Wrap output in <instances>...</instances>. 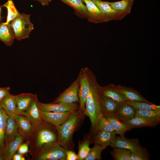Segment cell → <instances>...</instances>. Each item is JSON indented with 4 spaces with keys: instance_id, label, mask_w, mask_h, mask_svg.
Here are the masks:
<instances>
[{
    "instance_id": "obj_1",
    "label": "cell",
    "mask_w": 160,
    "mask_h": 160,
    "mask_svg": "<svg viewBox=\"0 0 160 160\" xmlns=\"http://www.w3.org/2000/svg\"><path fill=\"white\" fill-rule=\"evenodd\" d=\"M83 68L89 87V92L85 103L84 115L87 116L89 118L92 132L95 136L98 131L99 119L103 115L100 107V95L98 90L99 85L92 71L87 67Z\"/></svg>"
},
{
    "instance_id": "obj_2",
    "label": "cell",
    "mask_w": 160,
    "mask_h": 160,
    "mask_svg": "<svg viewBox=\"0 0 160 160\" xmlns=\"http://www.w3.org/2000/svg\"><path fill=\"white\" fill-rule=\"evenodd\" d=\"M58 135L54 126L43 120L36 127L26 141L29 144L31 156L44 145L57 142Z\"/></svg>"
},
{
    "instance_id": "obj_3",
    "label": "cell",
    "mask_w": 160,
    "mask_h": 160,
    "mask_svg": "<svg viewBox=\"0 0 160 160\" xmlns=\"http://www.w3.org/2000/svg\"><path fill=\"white\" fill-rule=\"evenodd\" d=\"M82 116L78 112H73L65 122L55 127L58 135L57 142L66 150H72L73 135Z\"/></svg>"
},
{
    "instance_id": "obj_4",
    "label": "cell",
    "mask_w": 160,
    "mask_h": 160,
    "mask_svg": "<svg viewBox=\"0 0 160 160\" xmlns=\"http://www.w3.org/2000/svg\"><path fill=\"white\" fill-rule=\"evenodd\" d=\"M66 151L57 141L44 145L31 156L36 160H66Z\"/></svg>"
},
{
    "instance_id": "obj_5",
    "label": "cell",
    "mask_w": 160,
    "mask_h": 160,
    "mask_svg": "<svg viewBox=\"0 0 160 160\" xmlns=\"http://www.w3.org/2000/svg\"><path fill=\"white\" fill-rule=\"evenodd\" d=\"M30 17V15L22 13L10 22L15 38L17 40L20 41L28 38L31 31L34 29Z\"/></svg>"
},
{
    "instance_id": "obj_6",
    "label": "cell",
    "mask_w": 160,
    "mask_h": 160,
    "mask_svg": "<svg viewBox=\"0 0 160 160\" xmlns=\"http://www.w3.org/2000/svg\"><path fill=\"white\" fill-rule=\"evenodd\" d=\"M80 81L78 76L70 85L63 92L60 94L52 102L54 103L65 102L69 103L79 102L78 91Z\"/></svg>"
},
{
    "instance_id": "obj_7",
    "label": "cell",
    "mask_w": 160,
    "mask_h": 160,
    "mask_svg": "<svg viewBox=\"0 0 160 160\" xmlns=\"http://www.w3.org/2000/svg\"><path fill=\"white\" fill-rule=\"evenodd\" d=\"M80 84L78 91L79 105L78 112L81 115H84L86 102L89 92V87L87 79L84 70L82 68L78 75Z\"/></svg>"
},
{
    "instance_id": "obj_8",
    "label": "cell",
    "mask_w": 160,
    "mask_h": 160,
    "mask_svg": "<svg viewBox=\"0 0 160 160\" xmlns=\"http://www.w3.org/2000/svg\"><path fill=\"white\" fill-rule=\"evenodd\" d=\"M40 102L37 95L34 94V98L29 107L23 113L31 122L34 128L36 127L43 120Z\"/></svg>"
},
{
    "instance_id": "obj_9",
    "label": "cell",
    "mask_w": 160,
    "mask_h": 160,
    "mask_svg": "<svg viewBox=\"0 0 160 160\" xmlns=\"http://www.w3.org/2000/svg\"><path fill=\"white\" fill-rule=\"evenodd\" d=\"M42 111L62 113L66 112H74L79 109V106L76 103H69L60 102L48 103L40 102Z\"/></svg>"
},
{
    "instance_id": "obj_10",
    "label": "cell",
    "mask_w": 160,
    "mask_h": 160,
    "mask_svg": "<svg viewBox=\"0 0 160 160\" xmlns=\"http://www.w3.org/2000/svg\"><path fill=\"white\" fill-rule=\"evenodd\" d=\"M107 18L108 21L120 20L126 15L113 9L108 1L92 0Z\"/></svg>"
},
{
    "instance_id": "obj_11",
    "label": "cell",
    "mask_w": 160,
    "mask_h": 160,
    "mask_svg": "<svg viewBox=\"0 0 160 160\" xmlns=\"http://www.w3.org/2000/svg\"><path fill=\"white\" fill-rule=\"evenodd\" d=\"M87 8L89 17L87 20L95 23L108 22V20L95 4L92 0H82Z\"/></svg>"
},
{
    "instance_id": "obj_12",
    "label": "cell",
    "mask_w": 160,
    "mask_h": 160,
    "mask_svg": "<svg viewBox=\"0 0 160 160\" xmlns=\"http://www.w3.org/2000/svg\"><path fill=\"white\" fill-rule=\"evenodd\" d=\"M73 112L57 113L42 111V116L44 120L56 127L65 122Z\"/></svg>"
},
{
    "instance_id": "obj_13",
    "label": "cell",
    "mask_w": 160,
    "mask_h": 160,
    "mask_svg": "<svg viewBox=\"0 0 160 160\" xmlns=\"http://www.w3.org/2000/svg\"><path fill=\"white\" fill-rule=\"evenodd\" d=\"M100 95L102 115L105 117L115 118L119 104L108 97Z\"/></svg>"
},
{
    "instance_id": "obj_14",
    "label": "cell",
    "mask_w": 160,
    "mask_h": 160,
    "mask_svg": "<svg viewBox=\"0 0 160 160\" xmlns=\"http://www.w3.org/2000/svg\"><path fill=\"white\" fill-rule=\"evenodd\" d=\"M14 118L18 126L19 134L27 140L34 128L30 121L25 116L17 114Z\"/></svg>"
},
{
    "instance_id": "obj_15",
    "label": "cell",
    "mask_w": 160,
    "mask_h": 160,
    "mask_svg": "<svg viewBox=\"0 0 160 160\" xmlns=\"http://www.w3.org/2000/svg\"><path fill=\"white\" fill-rule=\"evenodd\" d=\"M140 145L139 141L137 138H128L116 136L110 145L112 148H125L129 150L131 152L135 151Z\"/></svg>"
},
{
    "instance_id": "obj_16",
    "label": "cell",
    "mask_w": 160,
    "mask_h": 160,
    "mask_svg": "<svg viewBox=\"0 0 160 160\" xmlns=\"http://www.w3.org/2000/svg\"><path fill=\"white\" fill-rule=\"evenodd\" d=\"M98 90L100 95L108 97L119 104L126 101L119 92L117 85L113 84L104 86L99 85Z\"/></svg>"
},
{
    "instance_id": "obj_17",
    "label": "cell",
    "mask_w": 160,
    "mask_h": 160,
    "mask_svg": "<svg viewBox=\"0 0 160 160\" xmlns=\"http://www.w3.org/2000/svg\"><path fill=\"white\" fill-rule=\"evenodd\" d=\"M119 92L126 101H141L151 103L145 99L139 92L133 88L119 85H117Z\"/></svg>"
},
{
    "instance_id": "obj_18",
    "label": "cell",
    "mask_w": 160,
    "mask_h": 160,
    "mask_svg": "<svg viewBox=\"0 0 160 160\" xmlns=\"http://www.w3.org/2000/svg\"><path fill=\"white\" fill-rule=\"evenodd\" d=\"M34 94L30 93H22L15 95L16 105V113L23 115L31 104Z\"/></svg>"
},
{
    "instance_id": "obj_19",
    "label": "cell",
    "mask_w": 160,
    "mask_h": 160,
    "mask_svg": "<svg viewBox=\"0 0 160 160\" xmlns=\"http://www.w3.org/2000/svg\"><path fill=\"white\" fill-rule=\"evenodd\" d=\"M136 110L126 101L119 104L115 118L123 122L134 117Z\"/></svg>"
},
{
    "instance_id": "obj_20",
    "label": "cell",
    "mask_w": 160,
    "mask_h": 160,
    "mask_svg": "<svg viewBox=\"0 0 160 160\" xmlns=\"http://www.w3.org/2000/svg\"><path fill=\"white\" fill-rule=\"evenodd\" d=\"M116 134L114 131L108 132L98 130L94 136V143L101 146L105 149L113 142Z\"/></svg>"
},
{
    "instance_id": "obj_21",
    "label": "cell",
    "mask_w": 160,
    "mask_h": 160,
    "mask_svg": "<svg viewBox=\"0 0 160 160\" xmlns=\"http://www.w3.org/2000/svg\"><path fill=\"white\" fill-rule=\"evenodd\" d=\"M19 135L18 126L14 118L8 116L4 134L5 146L10 141Z\"/></svg>"
},
{
    "instance_id": "obj_22",
    "label": "cell",
    "mask_w": 160,
    "mask_h": 160,
    "mask_svg": "<svg viewBox=\"0 0 160 160\" xmlns=\"http://www.w3.org/2000/svg\"><path fill=\"white\" fill-rule=\"evenodd\" d=\"M72 8L79 17L86 18L89 17L87 8L82 0H60Z\"/></svg>"
},
{
    "instance_id": "obj_23",
    "label": "cell",
    "mask_w": 160,
    "mask_h": 160,
    "mask_svg": "<svg viewBox=\"0 0 160 160\" xmlns=\"http://www.w3.org/2000/svg\"><path fill=\"white\" fill-rule=\"evenodd\" d=\"M15 39L14 33L10 23H0V40L10 47Z\"/></svg>"
},
{
    "instance_id": "obj_24",
    "label": "cell",
    "mask_w": 160,
    "mask_h": 160,
    "mask_svg": "<svg viewBox=\"0 0 160 160\" xmlns=\"http://www.w3.org/2000/svg\"><path fill=\"white\" fill-rule=\"evenodd\" d=\"M24 139L20 134L10 141L6 145L4 154L6 160H12L13 156L17 152L20 145L23 143Z\"/></svg>"
},
{
    "instance_id": "obj_25",
    "label": "cell",
    "mask_w": 160,
    "mask_h": 160,
    "mask_svg": "<svg viewBox=\"0 0 160 160\" xmlns=\"http://www.w3.org/2000/svg\"><path fill=\"white\" fill-rule=\"evenodd\" d=\"M0 105L8 116L14 118L17 114L15 95L10 93L7 95L0 101Z\"/></svg>"
},
{
    "instance_id": "obj_26",
    "label": "cell",
    "mask_w": 160,
    "mask_h": 160,
    "mask_svg": "<svg viewBox=\"0 0 160 160\" xmlns=\"http://www.w3.org/2000/svg\"><path fill=\"white\" fill-rule=\"evenodd\" d=\"M122 122L127 125L131 129L148 127H154L159 124L157 122L138 117H135Z\"/></svg>"
},
{
    "instance_id": "obj_27",
    "label": "cell",
    "mask_w": 160,
    "mask_h": 160,
    "mask_svg": "<svg viewBox=\"0 0 160 160\" xmlns=\"http://www.w3.org/2000/svg\"><path fill=\"white\" fill-rule=\"evenodd\" d=\"M134 2V0H121L112 2L108 1L113 9L126 16L130 13Z\"/></svg>"
},
{
    "instance_id": "obj_28",
    "label": "cell",
    "mask_w": 160,
    "mask_h": 160,
    "mask_svg": "<svg viewBox=\"0 0 160 160\" xmlns=\"http://www.w3.org/2000/svg\"><path fill=\"white\" fill-rule=\"evenodd\" d=\"M8 115L0 105V155H4L5 147L4 134L5 127Z\"/></svg>"
},
{
    "instance_id": "obj_29",
    "label": "cell",
    "mask_w": 160,
    "mask_h": 160,
    "mask_svg": "<svg viewBox=\"0 0 160 160\" xmlns=\"http://www.w3.org/2000/svg\"><path fill=\"white\" fill-rule=\"evenodd\" d=\"M135 117L160 123V111L136 110Z\"/></svg>"
},
{
    "instance_id": "obj_30",
    "label": "cell",
    "mask_w": 160,
    "mask_h": 160,
    "mask_svg": "<svg viewBox=\"0 0 160 160\" xmlns=\"http://www.w3.org/2000/svg\"><path fill=\"white\" fill-rule=\"evenodd\" d=\"M111 122L116 134H119L121 137H124L126 132L131 130L126 124L122 123L114 117H105Z\"/></svg>"
},
{
    "instance_id": "obj_31",
    "label": "cell",
    "mask_w": 160,
    "mask_h": 160,
    "mask_svg": "<svg viewBox=\"0 0 160 160\" xmlns=\"http://www.w3.org/2000/svg\"><path fill=\"white\" fill-rule=\"evenodd\" d=\"M91 140L90 137L88 136L84 138L82 141L79 142L77 154L78 160H84L88 154L91 149L89 147Z\"/></svg>"
},
{
    "instance_id": "obj_32",
    "label": "cell",
    "mask_w": 160,
    "mask_h": 160,
    "mask_svg": "<svg viewBox=\"0 0 160 160\" xmlns=\"http://www.w3.org/2000/svg\"><path fill=\"white\" fill-rule=\"evenodd\" d=\"M127 103L133 106L136 110H152L160 111V106L152 103H148L141 101H127Z\"/></svg>"
},
{
    "instance_id": "obj_33",
    "label": "cell",
    "mask_w": 160,
    "mask_h": 160,
    "mask_svg": "<svg viewBox=\"0 0 160 160\" xmlns=\"http://www.w3.org/2000/svg\"><path fill=\"white\" fill-rule=\"evenodd\" d=\"M150 154L146 148L140 145L134 151L131 152L130 160H149Z\"/></svg>"
},
{
    "instance_id": "obj_34",
    "label": "cell",
    "mask_w": 160,
    "mask_h": 160,
    "mask_svg": "<svg viewBox=\"0 0 160 160\" xmlns=\"http://www.w3.org/2000/svg\"><path fill=\"white\" fill-rule=\"evenodd\" d=\"M111 154L115 160H130L131 151L129 150L119 148H113Z\"/></svg>"
},
{
    "instance_id": "obj_35",
    "label": "cell",
    "mask_w": 160,
    "mask_h": 160,
    "mask_svg": "<svg viewBox=\"0 0 160 160\" xmlns=\"http://www.w3.org/2000/svg\"><path fill=\"white\" fill-rule=\"evenodd\" d=\"M2 6L6 7L7 10V16L5 23H9L20 14L16 9L12 0H8Z\"/></svg>"
},
{
    "instance_id": "obj_36",
    "label": "cell",
    "mask_w": 160,
    "mask_h": 160,
    "mask_svg": "<svg viewBox=\"0 0 160 160\" xmlns=\"http://www.w3.org/2000/svg\"><path fill=\"white\" fill-rule=\"evenodd\" d=\"M105 149L101 146L95 144L94 146L91 148L84 160H100L101 159V154Z\"/></svg>"
},
{
    "instance_id": "obj_37",
    "label": "cell",
    "mask_w": 160,
    "mask_h": 160,
    "mask_svg": "<svg viewBox=\"0 0 160 160\" xmlns=\"http://www.w3.org/2000/svg\"><path fill=\"white\" fill-rule=\"evenodd\" d=\"M98 130H102L108 132L114 131L112 124L110 121L103 115L99 118L98 123Z\"/></svg>"
},
{
    "instance_id": "obj_38",
    "label": "cell",
    "mask_w": 160,
    "mask_h": 160,
    "mask_svg": "<svg viewBox=\"0 0 160 160\" xmlns=\"http://www.w3.org/2000/svg\"><path fill=\"white\" fill-rule=\"evenodd\" d=\"M29 144L28 141L25 143H23L19 146L17 151V153L24 155L29 152Z\"/></svg>"
},
{
    "instance_id": "obj_39",
    "label": "cell",
    "mask_w": 160,
    "mask_h": 160,
    "mask_svg": "<svg viewBox=\"0 0 160 160\" xmlns=\"http://www.w3.org/2000/svg\"><path fill=\"white\" fill-rule=\"evenodd\" d=\"M66 160H78V155L72 150H66Z\"/></svg>"
},
{
    "instance_id": "obj_40",
    "label": "cell",
    "mask_w": 160,
    "mask_h": 160,
    "mask_svg": "<svg viewBox=\"0 0 160 160\" xmlns=\"http://www.w3.org/2000/svg\"><path fill=\"white\" fill-rule=\"evenodd\" d=\"M9 87H0V102L7 95L10 93Z\"/></svg>"
},
{
    "instance_id": "obj_41",
    "label": "cell",
    "mask_w": 160,
    "mask_h": 160,
    "mask_svg": "<svg viewBox=\"0 0 160 160\" xmlns=\"http://www.w3.org/2000/svg\"><path fill=\"white\" fill-rule=\"evenodd\" d=\"M25 158L24 155L18 153H15L13 156L12 160H25Z\"/></svg>"
},
{
    "instance_id": "obj_42",
    "label": "cell",
    "mask_w": 160,
    "mask_h": 160,
    "mask_svg": "<svg viewBox=\"0 0 160 160\" xmlns=\"http://www.w3.org/2000/svg\"><path fill=\"white\" fill-rule=\"evenodd\" d=\"M34 1H38L43 6H45L48 5L49 4V2L48 0H33Z\"/></svg>"
},
{
    "instance_id": "obj_43",
    "label": "cell",
    "mask_w": 160,
    "mask_h": 160,
    "mask_svg": "<svg viewBox=\"0 0 160 160\" xmlns=\"http://www.w3.org/2000/svg\"><path fill=\"white\" fill-rule=\"evenodd\" d=\"M0 160H6L4 155H0Z\"/></svg>"
},
{
    "instance_id": "obj_44",
    "label": "cell",
    "mask_w": 160,
    "mask_h": 160,
    "mask_svg": "<svg viewBox=\"0 0 160 160\" xmlns=\"http://www.w3.org/2000/svg\"><path fill=\"white\" fill-rule=\"evenodd\" d=\"M2 7V6H0V22L1 20L2 19V17L1 15Z\"/></svg>"
},
{
    "instance_id": "obj_45",
    "label": "cell",
    "mask_w": 160,
    "mask_h": 160,
    "mask_svg": "<svg viewBox=\"0 0 160 160\" xmlns=\"http://www.w3.org/2000/svg\"><path fill=\"white\" fill-rule=\"evenodd\" d=\"M48 1L49 2H50V1H52V0H48Z\"/></svg>"
}]
</instances>
